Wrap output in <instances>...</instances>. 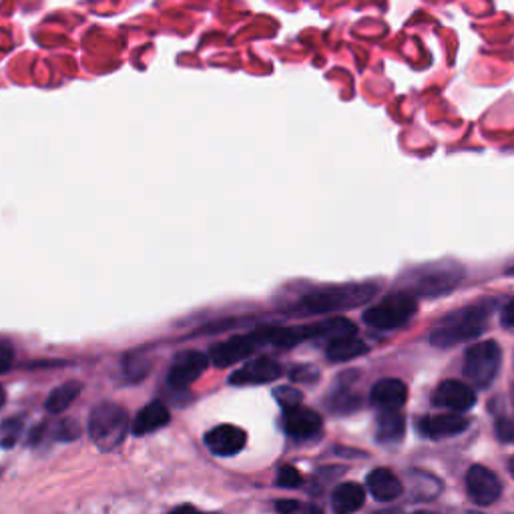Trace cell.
<instances>
[{
    "mask_svg": "<svg viewBox=\"0 0 514 514\" xmlns=\"http://www.w3.org/2000/svg\"><path fill=\"white\" fill-rule=\"evenodd\" d=\"M169 420H171V414H169L167 406L163 402H151L135 416V420L131 424V432L135 436H147V434L157 432L163 426H167Z\"/></svg>",
    "mask_w": 514,
    "mask_h": 514,
    "instance_id": "2e32d148",
    "label": "cell"
},
{
    "mask_svg": "<svg viewBox=\"0 0 514 514\" xmlns=\"http://www.w3.org/2000/svg\"><path fill=\"white\" fill-rule=\"evenodd\" d=\"M276 510L280 514H302L304 504L298 500H278L276 502Z\"/></svg>",
    "mask_w": 514,
    "mask_h": 514,
    "instance_id": "f1b7e54d",
    "label": "cell"
},
{
    "mask_svg": "<svg viewBox=\"0 0 514 514\" xmlns=\"http://www.w3.org/2000/svg\"><path fill=\"white\" fill-rule=\"evenodd\" d=\"M282 376V366L272 358H255L249 360L241 370L229 376V384L233 386H255L270 384Z\"/></svg>",
    "mask_w": 514,
    "mask_h": 514,
    "instance_id": "8fae6325",
    "label": "cell"
},
{
    "mask_svg": "<svg viewBox=\"0 0 514 514\" xmlns=\"http://www.w3.org/2000/svg\"><path fill=\"white\" fill-rule=\"evenodd\" d=\"M406 430L404 416L400 412H380L376 424V436L382 444H394L402 440Z\"/></svg>",
    "mask_w": 514,
    "mask_h": 514,
    "instance_id": "ffe728a7",
    "label": "cell"
},
{
    "mask_svg": "<svg viewBox=\"0 0 514 514\" xmlns=\"http://www.w3.org/2000/svg\"><path fill=\"white\" fill-rule=\"evenodd\" d=\"M274 398L278 400V404H280L286 412H290V410H294V408H300V404H302V400H304L302 392H300L298 388H294V386H280V388H276V390H274Z\"/></svg>",
    "mask_w": 514,
    "mask_h": 514,
    "instance_id": "cb8c5ba5",
    "label": "cell"
},
{
    "mask_svg": "<svg viewBox=\"0 0 514 514\" xmlns=\"http://www.w3.org/2000/svg\"><path fill=\"white\" fill-rule=\"evenodd\" d=\"M418 306L414 296L408 294H392L380 304L368 308L364 312V322L378 330H396L404 326L414 314Z\"/></svg>",
    "mask_w": 514,
    "mask_h": 514,
    "instance_id": "8992f818",
    "label": "cell"
},
{
    "mask_svg": "<svg viewBox=\"0 0 514 514\" xmlns=\"http://www.w3.org/2000/svg\"><path fill=\"white\" fill-rule=\"evenodd\" d=\"M13 360H15V350L11 342L0 338V374L7 372L13 366Z\"/></svg>",
    "mask_w": 514,
    "mask_h": 514,
    "instance_id": "4316f807",
    "label": "cell"
},
{
    "mask_svg": "<svg viewBox=\"0 0 514 514\" xmlns=\"http://www.w3.org/2000/svg\"><path fill=\"white\" fill-rule=\"evenodd\" d=\"M81 382H67L63 386H59L57 390L51 392V396L47 398V410L51 414H59V412H65L75 400L77 396L81 394Z\"/></svg>",
    "mask_w": 514,
    "mask_h": 514,
    "instance_id": "7402d4cb",
    "label": "cell"
},
{
    "mask_svg": "<svg viewBox=\"0 0 514 514\" xmlns=\"http://www.w3.org/2000/svg\"><path fill=\"white\" fill-rule=\"evenodd\" d=\"M57 436H59L61 440H73V438H77V436H79V426H77V422H73V420L61 422Z\"/></svg>",
    "mask_w": 514,
    "mask_h": 514,
    "instance_id": "4dcf8cb0",
    "label": "cell"
},
{
    "mask_svg": "<svg viewBox=\"0 0 514 514\" xmlns=\"http://www.w3.org/2000/svg\"><path fill=\"white\" fill-rule=\"evenodd\" d=\"M21 432H23V422L19 418L5 422L3 428H0V446H3V448L15 446Z\"/></svg>",
    "mask_w": 514,
    "mask_h": 514,
    "instance_id": "d4e9b609",
    "label": "cell"
},
{
    "mask_svg": "<svg viewBox=\"0 0 514 514\" xmlns=\"http://www.w3.org/2000/svg\"><path fill=\"white\" fill-rule=\"evenodd\" d=\"M366 500V490L356 482H344L336 486L332 494V506L336 514H354L362 508Z\"/></svg>",
    "mask_w": 514,
    "mask_h": 514,
    "instance_id": "ac0fdd59",
    "label": "cell"
},
{
    "mask_svg": "<svg viewBox=\"0 0 514 514\" xmlns=\"http://www.w3.org/2000/svg\"><path fill=\"white\" fill-rule=\"evenodd\" d=\"M508 274H510V276H514V268H510V270H508Z\"/></svg>",
    "mask_w": 514,
    "mask_h": 514,
    "instance_id": "f35d334b",
    "label": "cell"
},
{
    "mask_svg": "<svg viewBox=\"0 0 514 514\" xmlns=\"http://www.w3.org/2000/svg\"><path fill=\"white\" fill-rule=\"evenodd\" d=\"M302 482H304V478H302L300 470L294 466H282L278 472V478H276V484L284 486V488H298Z\"/></svg>",
    "mask_w": 514,
    "mask_h": 514,
    "instance_id": "484cf974",
    "label": "cell"
},
{
    "mask_svg": "<svg viewBox=\"0 0 514 514\" xmlns=\"http://www.w3.org/2000/svg\"><path fill=\"white\" fill-rule=\"evenodd\" d=\"M262 344H264V338H262L260 330H255L245 336H233L225 342L215 344L209 350V362H213L217 368H227L235 362L249 358L255 352V348Z\"/></svg>",
    "mask_w": 514,
    "mask_h": 514,
    "instance_id": "52a82bcc",
    "label": "cell"
},
{
    "mask_svg": "<svg viewBox=\"0 0 514 514\" xmlns=\"http://www.w3.org/2000/svg\"><path fill=\"white\" fill-rule=\"evenodd\" d=\"M5 400H7V394H5V388H3V386H0V408H3V406H5Z\"/></svg>",
    "mask_w": 514,
    "mask_h": 514,
    "instance_id": "d590c367",
    "label": "cell"
},
{
    "mask_svg": "<svg viewBox=\"0 0 514 514\" xmlns=\"http://www.w3.org/2000/svg\"><path fill=\"white\" fill-rule=\"evenodd\" d=\"M169 514H203V512L197 510V508L191 506V504H181V506H177L175 510H171Z\"/></svg>",
    "mask_w": 514,
    "mask_h": 514,
    "instance_id": "d6a6232c",
    "label": "cell"
},
{
    "mask_svg": "<svg viewBox=\"0 0 514 514\" xmlns=\"http://www.w3.org/2000/svg\"><path fill=\"white\" fill-rule=\"evenodd\" d=\"M368 352V344H364L360 338H342L336 342H330L326 348V354L332 362H348L358 356H364Z\"/></svg>",
    "mask_w": 514,
    "mask_h": 514,
    "instance_id": "44dd1931",
    "label": "cell"
},
{
    "mask_svg": "<svg viewBox=\"0 0 514 514\" xmlns=\"http://www.w3.org/2000/svg\"><path fill=\"white\" fill-rule=\"evenodd\" d=\"M131 430L129 412L113 402H103L93 408L89 418V436L101 450H115L125 442Z\"/></svg>",
    "mask_w": 514,
    "mask_h": 514,
    "instance_id": "3957f363",
    "label": "cell"
},
{
    "mask_svg": "<svg viewBox=\"0 0 514 514\" xmlns=\"http://www.w3.org/2000/svg\"><path fill=\"white\" fill-rule=\"evenodd\" d=\"M462 282V270L446 264V266H428L414 274L406 276V288L418 296H442L452 292Z\"/></svg>",
    "mask_w": 514,
    "mask_h": 514,
    "instance_id": "5b68a950",
    "label": "cell"
},
{
    "mask_svg": "<svg viewBox=\"0 0 514 514\" xmlns=\"http://www.w3.org/2000/svg\"><path fill=\"white\" fill-rule=\"evenodd\" d=\"M408 400V386L398 378H384L374 384L370 402L380 412H398Z\"/></svg>",
    "mask_w": 514,
    "mask_h": 514,
    "instance_id": "4fadbf2b",
    "label": "cell"
},
{
    "mask_svg": "<svg viewBox=\"0 0 514 514\" xmlns=\"http://www.w3.org/2000/svg\"><path fill=\"white\" fill-rule=\"evenodd\" d=\"M247 434L243 428L233 424H221L205 434L207 448L217 456H233L245 448Z\"/></svg>",
    "mask_w": 514,
    "mask_h": 514,
    "instance_id": "7c38bea8",
    "label": "cell"
},
{
    "mask_svg": "<svg viewBox=\"0 0 514 514\" xmlns=\"http://www.w3.org/2000/svg\"><path fill=\"white\" fill-rule=\"evenodd\" d=\"M330 408H332L334 412L348 414V412H354V410L360 408V398H358L354 392L346 390V388H338V390L332 394V398H330Z\"/></svg>",
    "mask_w": 514,
    "mask_h": 514,
    "instance_id": "603a6c76",
    "label": "cell"
},
{
    "mask_svg": "<svg viewBox=\"0 0 514 514\" xmlns=\"http://www.w3.org/2000/svg\"><path fill=\"white\" fill-rule=\"evenodd\" d=\"M376 514H402L398 508H386V510H380Z\"/></svg>",
    "mask_w": 514,
    "mask_h": 514,
    "instance_id": "e575fe53",
    "label": "cell"
},
{
    "mask_svg": "<svg viewBox=\"0 0 514 514\" xmlns=\"http://www.w3.org/2000/svg\"><path fill=\"white\" fill-rule=\"evenodd\" d=\"M416 514H436V512H428V510H422V512H416Z\"/></svg>",
    "mask_w": 514,
    "mask_h": 514,
    "instance_id": "74e56055",
    "label": "cell"
},
{
    "mask_svg": "<svg viewBox=\"0 0 514 514\" xmlns=\"http://www.w3.org/2000/svg\"><path fill=\"white\" fill-rule=\"evenodd\" d=\"M378 292V286L374 284H348V286H330L316 290L308 296H304L296 304V314L300 316H318V314H330L340 310L358 308L366 302H370Z\"/></svg>",
    "mask_w": 514,
    "mask_h": 514,
    "instance_id": "7a4b0ae2",
    "label": "cell"
},
{
    "mask_svg": "<svg viewBox=\"0 0 514 514\" xmlns=\"http://www.w3.org/2000/svg\"><path fill=\"white\" fill-rule=\"evenodd\" d=\"M468 428V420L462 418L460 414H438V416H426L418 422V430L426 436V438H448V436H456L460 432H464Z\"/></svg>",
    "mask_w": 514,
    "mask_h": 514,
    "instance_id": "9a60e30c",
    "label": "cell"
},
{
    "mask_svg": "<svg viewBox=\"0 0 514 514\" xmlns=\"http://www.w3.org/2000/svg\"><path fill=\"white\" fill-rule=\"evenodd\" d=\"M508 470H510V474L514 476V458L508 462Z\"/></svg>",
    "mask_w": 514,
    "mask_h": 514,
    "instance_id": "8d00e7d4",
    "label": "cell"
},
{
    "mask_svg": "<svg viewBox=\"0 0 514 514\" xmlns=\"http://www.w3.org/2000/svg\"><path fill=\"white\" fill-rule=\"evenodd\" d=\"M368 488H370V494L380 502L396 500L404 492L400 478L388 468L372 470L368 474Z\"/></svg>",
    "mask_w": 514,
    "mask_h": 514,
    "instance_id": "e0dca14e",
    "label": "cell"
},
{
    "mask_svg": "<svg viewBox=\"0 0 514 514\" xmlns=\"http://www.w3.org/2000/svg\"><path fill=\"white\" fill-rule=\"evenodd\" d=\"M494 304L496 300H482L450 312L430 332V344L436 348H452L466 340L478 338L488 328V320L496 308Z\"/></svg>",
    "mask_w": 514,
    "mask_h": 514,
    "instance_id": "6da1fadb",
    "label": "cell"
},
{
    "mask_svg": "<svg viewBox=\"0 0 514 514\" xmlns=\"http://www.w3.org/2000/svg\"><path fill=\"white\" fill-rule=\"evenodd\" d=\"M318 370L312 368V366H302V368H296V372H292V380H298V382H314L318 380Z\"/></svg>",
    "mask_w": 514,
    "mask_h": 514,
    "instance_id": "f546056e",
    "label": "cell"
},
{
    "mask_svg": "<svg viewBox=\"0 0 514 514\" xmlns=\"http://www.w3.org/2000/svg\"><path fill=\"white\" fill-rule=\"evenodd\" d=\"M302 514H324V512H322V508H320V506L306 504V506H304V510H302Z\"/></svg>",
    "mask_w": 514,
    "mask_h": 514,
    "instance_id": "836d02e7",
    "label": "cell"
},
{
    "mask_svg": "<svg viewBox=\"0 0 514 514\" xmlns=\"http://www.w3.org/2000/svg\"><path fill=\"white\" fill-rule=\"evenodd\" d=\"M312 330H314V340H330V342H336L342 338H354L358 332V328L350 320H344V318H332L326 322H318L312 326Z\"/></svg>",
    "mask_w": 514,
    "mask_h": 514,
    "instance_id": "d6986e66",
    "label": "cell"
},
{
    "mask_svg": "<svg viewBox=\"0 0 514 514\" xmlns=\"http://www.w3.org/2000/svg\"><path fill=\"white\" fill-rule=\"evenodd\" d=\"M284 428L292 438L308 440L314 438L322 430V416L310 408H294L286 412Z\"/></svg>",
    "mask_w": 514,
    "mask_h": 514,
    "instance_id": "5bb4252c",
    "label": "cell"
},
{
    "mask_svg": "<svg viewBox=\"0 0 514 514\" xmlns=\"http://www.w3.org/2000/svg\"><path fill=\"white\" fill-rule=\"evenodd\" d=\"M432 402L438 408H446L452 414H460L470 410L476 404V394L474 390L458 380H446L442 382L436 392L432 394Z\"/></svg>",
    "mask_w": 514,
    "mask_h": 514,
    "instance_id": "30bf717a",
    "label": "cell"
},
{
    "mask_svg": "<svg viewBox=\"0 0 514 514\" xmlns=\"http://www.w3.org/2000/svg\"><path fill=\"white\" fill-rule=\"evenodd\" d=\"M209 366V356L189 350V352H181L175 356L169 374H167V382L171 388H187L189 384H193Z\"/></svg>",
    "mask_w": 514,
    "mask_h": 514,
    "instance_id": "ba28073f",
    "label": "cell"
},
{
    "mask_svg": "<svg viewBox=\"0 0 514 514\" xmlns=\"http://www.w3.org/2000/svg\"><path fill=\"white\" fill-rule=\"evenodd\" d=\"M502 324L510 330H514V300H510L502 310Z\"/></svg>",
    "mask_w": 514,
    "mask_h": 514,
    "instance_id": "1f68e13d",
    "label": "cell"
},
{
    "mask_svg": "<svg viewBox=\"0 0 514 514\" xmlns=\"http://www.w3.org/2000/svg\"><path fill=\"white\" fill-rule=\"evenodd\" d=\"M502 362V350L496 342L486 340L468 348L464 356V376L478 388H490L498 376Z\"/></svg>",
    "mask_w": 514,
    "mask_h": 514,
    "instance_id": "277c9868",
    "label": "cell"
},
{
    "mask_svg": "<svg viewBox=\"0 0 514 514\" xmlns=\"http://www.w3.org/2000/svg\"><path fill=\"white\" fill-rule=\"evenodd\" d=\"M466 488L470 498L480 504V506H488L492 502H496L502 494V484L498 480V476L480 464L470 466L468 474H466Z\"/></svg>",
    "mask_w": 514,
    "mask_h": 514,
    "instance_id": "9c48e42d",
    "label": "cell"
},
{
    "mask_svg": "<svg viewBox=\"0 0 514 514\" xmlns=\"http://www.w3.org/2000/svg\"><path fill=\"white\" fill-rule=\"evenodd\" d=\"M496 436H498L502 442L514 440V424L508 422L506 418H500V420L496 422Z\"/></svg>",
    "mask_w": 514,
    "mask_h": 514,
    "instance_id": "83f0119b",
    "label": "cell"
}]
</instances>
